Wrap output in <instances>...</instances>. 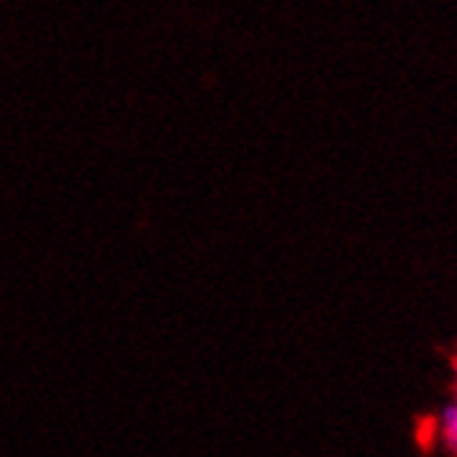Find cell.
Wrapping results in <instances>:
<instances>
[{"label":"cell","instance_id":"cell-1","mask_svg":"<svg viewBox=\"0 0 457 457\" xmlns=\"http://www.w3.org/2000/svg\"><path fill=\"white\" fill-rule=\"evenodd\" d=\"M438 441L452 457H457V402H449L438 416Z\"/></svg>","mask_w":457,"mask_h":457},{"label":"cell","instance_id":"cell-2","mask_svg":"<svg viewBox=\"0 0 457 457\" xmlns=\"http://www.w3.org/2000/svg\"><path fill=\"white\" fill-rule=\"evenodd\" d=\"M454 402H457V394H454Z\"/></svg>","mask_w":457,"mask_h":457}]
</instances>
